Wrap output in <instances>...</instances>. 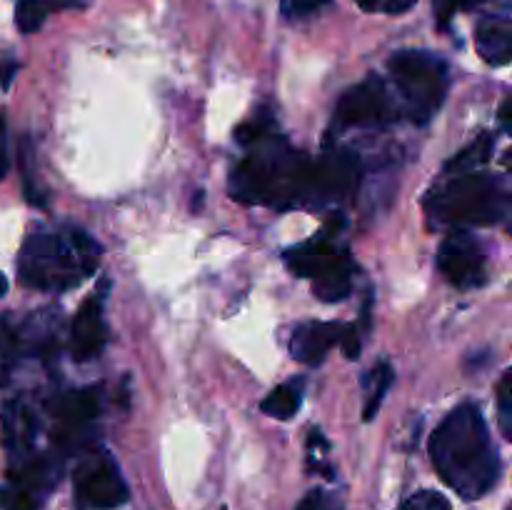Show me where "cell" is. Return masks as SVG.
<instances>
[{"label":"cell","mask_w":512,"mask_h":510,"mask_svg":"<svg viewBox=\"0 0 512 510\" xmlns=\"http://www.w3.org/2000/svg\"><path fill=\"white\" fill-rule=\"evenodd\" d=\"M430 458L440 478L465 500H478L500 478V455L478 405H458L430 438Z\"/></svg>","instance_id":"1"},{"label":"cell","mask_w":512,"mask_h":510,"mask_svg":"<svg viewBox=\"0 0 512 510\" xmlns=\"http://www.w3.org/2000/svg\"><path fill=\"white\" fill-rule=\"evenodd\" d=\"M498 423L503 438L512 440V370H505L498 383Z\"/></svg>","instance_id":"20"},{"label":"cell","mask_w":512,"mask_h":510,"mask_svg":"<svg viewBox=\"0 0 512 510\" xmlns=\"http://www.w3.org/2000/svg\"><path fill=\"white\" fill-rule=\"evenodd\" d=\"M393 380H395L393 368H390L388 363H380L378 370H375V373H373L375 388H373V395H370L368 405H365V413H363L365 423H370V420H373L375 415H378L380 405H383V400H385V395H388V390H390V385H393Z\"/></svg>","instance_id":"19"},{"label":"cell","mask_w":512,"mask_h":510,"mask_svg":"<svg viewBox=\"0 0 512 510\" xmlns=\"http://www.w3.org/2000/svg\"><path fill=\"white\" fill-rule=\"evenodd\" d=\"M338 345H340V348H343L345 358H348V360H358L360 358V350H363V343H360L358 328H355V325H343V328H340Z\"/></svg>","instance_id":"25"},{"label":"cell","mask_w":512,"mask_h":510,"mask_svg":"<svg viewBox=\"0 0 512 510\" xmlns=\"http://www.w3.org/2000/svg\"><path fill=\"white\" fill-rule=\"evenodd\" d=\"M48 10H70V8H85L88 0H43Z\"/></svg>","instance_id":"31"},{"label":"cell","mask_w":512,"mask_h":510,"mask_svg":"<svg viewBox=\"0 0 512 510\" xmlns=\"http://www.w3.org/2000/svg\"><path fill=\"white\" fill-rule=\"evenodd\" d=\"M438 268L458 288H478L485 283V255L468 230H453L438 250Z\"/></svg>","instance_id":"7"},{"label":"cell","mask_w":512,"mask_h":510,"mask_svg":"<svg viewBox=\"0 0 512 510\" xmlns=\"http://www.w3.org/2000/svg\"><path fill=\"white\" fill-rule=\"evenodd\" d=\"M480 3H483V0H438V3H435V13H438L440 28H445L448 20L453 18L458 10H470Z\"/></svg>","instance_id":"24"},{"label":"cell","mask_w":512,"mask_h":510,"mask_svg":"<svg viewBox=\"0 0 512 510\" xmlns=\"http://www.w3.org/2000/svg\"><path fill=\"white\" fill-rule=\"evenodd\" d=\"M340 328L338 323H305L298 325L293 330V338H290V355L300 363L318 365L323 363L328 350L333 345H338Z\"/></svg>","instance_id":"10"},{"label":"cell","mask_w":512,"mask_h":510,"mask_svg":"<svg viewBox=\"0 0 512 510\" xmlns=\"http://www.w3.org/2000/svg\"><path fill=\"white\" fill-rule=\"evenodd\" d=\"M298 510H340V503L335 498H330V495H325L323 490H313V493L305 495Z\"/></svg>","instance_id":"26"},{"label":"cell","mask_w":512,"mask_h":510,"mask_svg":"<svg viewBox=\"0 0 512 510\" xmlns=\"http://www.w3.org/2000/svg\"><path fill=\"white\" fill-rule=\"evenodd\" d=\"M200 208H203V190L195 193V203H193V210H200Z\"/></svg>","instance_id":"34"},{"label":"cell","mask_w":512,"mask_h":510,"mask_svg":"<svg viewBox=\"0 0 512 510\" xmlns=\"http://www.w3.org/2000/svg\"><path fill=\"white\" fill-rule=\"evenodd\" d=\"M475 48L488 65H508L512 58V23L508 15L483 18L475 33Z\"/></svg>","instance_id":"11"},{"label":"cell","mask_w":512,"mask_h":510,"mask_svg":"<svg viewBox=\"0 0 512 510\" xmlns=\"http://www.w3.org/2000/svg\"><path fill=\"white\" fill-rule=\"evenodd\" d=\"M323 3H328V0H283V10L285 15H295L298 18V15L313 13Z\"/></svg>","instance_id":"28"},{"label":"cell","mask_w":512,"mask_h":510,"mask_svg":"<svg viewBox=\"0 0 512 510\" xmlns=\"http://www.w3.org/2000/svg\"><path fill=\"white\" fill-rule=\"evenodd\" d=\"M5 293H8V278H5V275L0 273V298H3Z\"/></svg>","instance_id":"33"},{"label":"cell","mask_w":512,"mask_h":510,"mask_svg":"<svg viewBox=\"0 0 512 510\" xmlns=\"http://www.w3.org/2000/svg\"><path fill=\"white\" fill-rule=\"evenodd\" d=\"M350 273H353V268H350L348 253H345L333 268L325 270L320 278H315V285H313L315 295H318L320 300H325V303H338V300H345L350 295V285H353L350 283Z\"/></svg>","instance_id":"14"},{"label":"cell","mask_w":512,"mask_h":510,"mask_svg":"<svg viewBox=\"0 0 512 510\" xmlns=\"http://www.w3.org/2000/svg\"><path fill=\"white\" fill-rule=\"evenodd\" d=\"M403 510H453L450 508L448 498L435 490H423V493L413 495V498L405 500Z\"/></svg>","instance_id":"22"},{"label":"cell","mask_w":512,"mask_h":510,"mask_svg":"<svg viewBox=\"0 0 512 510\" xmlns=\"http://www.w3.org/2000/svg\"><path fill=\"white\" fill-rule=\"evenodd\" d=\"M418 0H358V5L368 13H388V15H400L408 13Z\"/></svg>","instance_id":"23"},{"label":"cell","mask_w":512,"mask_h":510,"mask_svg":"<svg viewBox=\"0 0 512 510\" xmlns=\"http://www.w3.org/2000/svg\"><path fill=\"white\" fill-rule=\"evenodd\" d=\"M500 120H503L505 130H510V98H505L500 105Z\"/></svg>","instance_id":"32"},{"label":"cell","mask_w":512,"mask_h":510,"mask_svg":"<svg viewBox=\"0 0 512 510\" xmlns=\"http://www.w3.org/2000/svg\"><path fill=\"white\" fill-rule=\"evenodd\" d=\"M18 60H13V58H5V60H0V88L3 90H8L10 85H13V80H15V73H18Z\"/></svg>","instance_id":"30"},{"label":"cell","mask_w":512,"mask_h":510,"mask_svg":"<svg viewBox=\"0 0 512 510\" xmlns=\"http://www.w3.org/2000/svg\"><path fill=\"white\" fill-rule=\"evenodd\" d=\"M20 355V338L15 335V330L10 328L8 320H0V388L8 385L10 373H13V365Z\"/></svg>","instance_id":"17"},{"label":"cell","mask_w":512,"mask_h":510,"mask_svg":"<svg viewBox=\"0 0 512 510\" xmlns=\"http://www.w3.org/2000/svg\"><path fill=\"white\" fill-rule=\"evenodd\" d=\"M388 68L410 120L428 123L448 93V63L428 50H400L388 60Z\"/></svg>","instance_id":"4"},{"label":"cell","mask_w":512,"mask_h":510,"mask_svg":"<svg viewBox=\"0 0 512 510\" xmlns=\"http://www.w3.org/2000/svg\"><path fill=\"white\" fill-rule=\"evenodd\" d=\"M428 213L435 228L465 230L495 225L510 213V195L490 175L463 173L430 193Z\"/></svg>","instance_id":"3"},{"label":"cell","mask_w":512,"mask_h":510,"mask_svg":"<svg viewBox=\"0 0 512 510\" xmlns=\"http://www.w3.org/2000/svg\"><path fill=\"white\" fill-rule=\"evenodd\" d=\"M300 400H303V380H290V383L278 385L273 393L265 395L260 410L278 420H290L298 413Z\"/></svg>","instance_id":"15"},{"label":"cell","mask_w":512,"mask_h":510,"mask_svg":"<svg viewBox=\"0 0 512 510\" xmlns=\"http://www.w3.org/2000/svg\"><path fill=\"white\" fill-rule=\"evenodd\" d=\"M105 333L103 323V295L85 300L80 310L75 313L73 325H70V353L78 363L98 358L100 350L105 348Z\"/></svg>","instance_id":"9"},{"label":"cell","mask_w":512,"mask_h":510,"mask_svg":"<svg viewBox=\"0 0 512 510\" xmlns=\"http://www.w3.org/2000/svg\"><path fill=\"white\" fill-rule=\"evenodd\" d=\"M390 113H393V105L388 98V85L378 75H370L360 85L345 90L335 108L340 123L358 125V128H378V125L390 123L393 118Z\"/></svg>","instance_id":"6"},{"label":"cell","mask_w":512,"mask_h":510,"mask_svg":"<svg viewBox=\"0 0 512 510\" xmlns=\"http://www.w3.org/2000/svg\"><path fill=\"white\" fill-rule=\"evenodd\" d=\"M0 498L5 500V508L8 510H40V493L25 488V485H15L13 493H0Z\"/></svg>","instance_id":"21"},{"label":"cell","mask_w":512,"mask_h":510,"mask_svg":"<svg viewBox=\"0 0 512 510\" xmlns=\"http://www.w3.org/2000/svg\"><path fill=\"white\" fill-rule=\"evenodd\" d=\"M45 18H48V8H45L43 0H18L15 3V25H18L20 33H38Z\"/></svg>","instance_id":"18"},{"label":"cell","mask_w":512,"mask_h":510,"mask_svg":"<svg viewBox=\"0 0 512 510\" xmlns=\"http://www.w3.org/2000/svg\"><path fill=\"white\" fill-rule=\"evenodd\" d=\"M495 148V138L490 133H483L473 145L463 150V153L455 155L453 160L448 163V173L453 175H463V173H475L480 165H485L493 155Z\"/></svg>","instance_id":"16"},{"label":"cell","mask_w":512,"mask_h":510,"mask_svg":"<svg viewBox=\"0 0 512 510\" xmlns=\"http://www.w3.org/2000/svg\"><path fill=\"white\" fill-rule=\"evenodd\" d=\"M100 245L85 230L70 228L65 235H28L18 258L20 283L35 290H70L98 270Z\"/></svg>","instance_id":"2"},{"label":"cell","mask_w":512,"mask_h":510,"mask_svg":"<svg viewBox=\"0 0 512 510\" xmlns=\"http://www.w3.org/2000/svg\"><path fill=\"white\" fill-rule=\"evenodd\" d=\"M360 180V160L350 150H335L320 158L318 163H310L308 193H313L325 203H338L345 200Z\"/></svg>","instance_id":"8"},{"label":"cell","mask_w":512,"mask_h":510,"mask_svg":"<svg viewBox=\"0 0 512 510\" xmlns=\"http://www.w3.org/2000/svg\"><path fill=\"white\" fill-rule=\"evenodd\" d=\"M10 170V155H8V125H5V115L0 113V180L8 175Z\"/></svg>","instance_id":"29"},{"label":"cell","mask_w":512,"mask_h":510,"mask_svg":"<svg viewBox=\"0 0 512 510\" xmlns=\"http://www.w3.org/2000/svg\"><path fill=\"white\" fill-rule=\"evenodd\" d=\"M343 255L345 250L338 253V250L333 248V243H328V238H318L288 250V253H285V263H288L290 270H295L300 278H320V275H323L325 270L333 268Z\"/></svg>","instance_id":"12"},{"label":"cell","mask_w":512,"mask_h":510,"mask_svg":"<svg viewBox=\"0 0 512 510\" xmlns=\"http://www.w3.org/2000/svg\"><path fill=\"white\" fill-rule=\"evenodd\" d=\"M80 510H110L128 500V485L108 453L85 460L75 475Z\"/></svg>","instance_id":"5"},{"label":"cell","mask_w":512,"mask_h":510,"mask_svg":"<svg viewBox=\"0 0 512 510\" xmlns=\"http://www.w3.org/2000/svg\"><path fill=\"white\" fill-rule=\"evenodd\" d=\"M223 510H228V508H223Z\"/></svg>","instance_id":"35"},{"label":"cell","mask_w":512,"mask_h":510,"mask_svg":"<svg viewBox=\"0 0 512 510\" xmlns=\"http://www.w3.org/2000/svg\"><path fill=\"white\" fill-rule=\"evenodd\" d=\"M100 410V393L98 390L88 388L80 393L70 395L60 405V420H63V430H60V445L65 448H75V438L83 430L88 420H93Z\"/></svg>","instance_id":"13"},{"label":"cell","mask_w":512,"mask_h":510,"mask_svg":"<svg viewBox=\"0 0 512 510\" xmlns=\"http://www.w3.org/2000/svg\"><path fill=\"white\" fill-rule=\"evenodd\" d=\"M265 133H268V120H250V123L240 125V128L235 130V138H238V143L250 145L255 143V140L263 138Z\"/></svg>","instance_id":"27"}]
</instances>
